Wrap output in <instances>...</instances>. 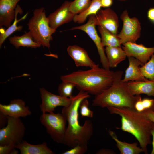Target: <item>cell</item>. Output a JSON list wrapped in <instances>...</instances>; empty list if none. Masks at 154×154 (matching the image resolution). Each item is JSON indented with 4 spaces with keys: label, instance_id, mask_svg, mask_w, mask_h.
<instances>
[{
    "label": "cell",
    "instance_id": "obj_38",
    "mask_svg": "<svg viewBox=\"0 0 154 154\" xmlns=\"http://www.w3.org/2000/svg\"><path fill=\"white\" fill-rule=\"evenodd\" d=\"M147 17L151 21L154 23V7L151 8L148 10Z\"/></svg>",
    "mask_w": 154,
    "mask_h": 154
},
{
    "label": "cell",
    "instance_id": "obj_14",
    "mask_svg": "<svg viewBox=\"0 0 154 154\" xmlns=\"http://www.w3.org/2000/svg\"><path fill=\"white\" fill-rule=\"evenodd\" d=\"M0 112L6 116L17 118L25 117L32 114L29 107L26 106L25 102L19 99L11 100L8 105L0 104Z\"/></svg>",
    "mask_w": 154,
    "mask_h": 154
},
{
    "label": "cell",
    "instance_id": "obj_9",
    "mask_svg": "<svg viewBox=\"0 0 154 154\" xmlns=\"http://www.w3.org/2000/svg\"><path fill=\"white\" fill-rule=\"evenodd\" d=\"M95 15L89 16V20L87 23L80 26L74 27L70 29L71 30L78 29L86 33L89 36L95 44L100 58V61L103 68L110 70L107 59L105 53V49L103 46L101 38L98 35L95 28L94 18Z\"/></svg>",
    "mask_w": 154,
    "mask_h": 154
},
{
    "label": "cell",
    "instance_id": "obj_28",
    "mask_svg": "<svg viewBox=\"0 0 154 154\" xmlns=\"http://www.w3.org/2000/svg\"><path fill=\"white\" fill-rule=\"evenodd\" d=\"M76 87L75 85L70 82L62 81L58 87V92L60 96L69 98H72L74 96L72 95L74 88Z\"/></svg>",
    "mask_w": 154,
    "mask_h": 154
},
{
    "label": "cell",
    "instance_id": "obj_10",
    "mask_svg": "<svg viewBox=\"0 0 154 154\" xmlns=\"http://www.w3.org/2000/svg\"><path fill=\"white\" fill-rule=\"evenodd\" d=\"M42 103L40 108L42 113L53 112L58 106L68 107L70 104L73 98H69L54 94L44 88H40Z\"/></svg>",
    "mask_w": 154,
    "mask_h": 154
},
{
    "label": "cell",
    "instance_id": "obj_20",
    "mask_svg": "<svg viewBox=\"0 0 154 154\" xmlns=\"http://www.w3.org/2000/svg\"><path fill=\"white\" fill-rule=\"evenodd\" d=\"M105 51L110 68L117 67L127 57L125 52L121 46L106 47Z\"/></svg>",
    "mask_w": 154,
    "mask_h": 154
},
{
    "label": "cell",
    "instance_id": "obj_27",
    "mask_svg": "<svg viewBox=\"0 0 154 154\" xmlns=\"http://www.w3.org/2000/svg\"><path fill=\"white\" fill-rule=\"evenodd\" d=\"M139 68L142 75L147 79L154 81V53L149 60Z\"/></svg>",
    "mask_w": 154,
    "mask_h": 154
},
{
    "label": "cell",
    "instance_id": "obj_24",
    "mask_svg": "<svg viewBox=\"0 0 154 154\" xmlns=\"http://www.w3.org/2000/svg\"><path fill=\"white\" fill-rule=\"evenodd\" d=\"M100 34L102 43L103 46L120 47L121 45L118 36L115 35L102 26H98Z\"/></svg>",
    "mask_w": 154,
    "mask_h": 154
},
{
    "label": "cell",
    "instance_id": "obj_3",
    "mask_svg": "<svg viewBox=\"0 0 154 154\" xmlns=\"http://www.w3.org/2000/svg\"><path fill=\"white\" fill-rule=\"evenodd\" d=\"M114 72L99 67L74 71L60 77L62 81L74 84L80 91L96 96L108 88L114 79Z\"/></svg>",
    "mask_w": 154,
    "mask_h": 154
},
{
    "label": "cell",
    "instance_id": "obj_5",
    "mask_svg": "<svg viewBox=\"0 0 154 154\" xmlns=\"http://www.w3.org/2000/svg\"><path fill=\"white\" fill-rule=\"evenodd\" d=\"M27 25L34 41L49 49L50 42L53 40L52 35L56 30L50 26L45 8L42 7L35 9Z\"/></svg>",
    "mask_w": 154,
    "mask_h": 154
},
{
    "label": "cell",
    "instance_id": "obj_19",
    "mask_svg": "<svg viewBox=\"0 0 154 154\" xmlns=\"http://www.w3.org/2000/svg\"><path fill=\"white\" fill-rule=\"evenodd\" d=\"M129 89L134 96L141 94L154 96V81H130L127 82Z\"/></svg>",
    "mask_w": 154,
    "mask_h": 154
},
{
    "label": "cell",
    "instance_id": "obj_23",
    "mask_svg": "<svg viewBox=\"0 0 154 154\" xmlns=\"http://www.w3.org/2000/svg\"><path fill=\"white\" fill-rule=\"evenodd\" d=\"M23 11L20 6L18 4L15 9V17L14 22L8 28L2 33L0 34V47L2 45L6 39L13 32L16 31H21L23 28L22 25H17V24L20 21L25 19L27 17L28 13L25 14L23 16L19 19H17V16L18 13L22 14Z\"/></svg>",
    "mask_w": 154,
    "mask_h": 154
},
{
    "label": "cell",
    "instance_id": "obj_22",
    "mask_svg": "<svg viewBox=\"0 0 154 154\" xmlns=\"http://www.w3.org/2000/svg\"><path fill=\"white\" fill-rule=\"evenodd\" d=\"M108 132L115 141L121 154H139L143 152V149L138 146L137 143H130L122 141L118 139L115 132L110 130H109Z\"/></svg>",
    "mask_w": 154,
    "mask_h": 154
},
{
    "label": "cell",
    "instance_id": "obj_8",
    "mask_svg": "<svg viewBox=\"0 0 154 154\" xmlns=\"http://www.w3.org/2000/svg\"><path fill=\"white\" fill-rule=\"evenodd\" d=\"M120 18L123 25L118 36L121 44L129 42L136 43L141 35V28L139 20L135 17H130L127 10L123 11Z\"/></svg>",
    "mask_w": 154,
    "mask_h": 154
},
{
    "label": "cell",
    "instance_id": "obj_18",
    "mask_svg": "<svg viewBox=\"0 0 154 154\" xmlns=\"http://www.w3.org/2000/svg\"><path fill=\"white\" fill-rule=\"evenodd\" d=\"M19 150L21 154H54L55 153L47 146L44 142L40 144L33 145L23 140L20 144L15 146Z\"/></svg>",
    "mask_w": 154,
    "mask_h": 154
},
{
    "label": "cell",
    "instance_id": "obj_6",
    "mask_svg": "<svg viewBox=\"0 0 154 154\" xmlns=\"http://www.w3.org/2000/svg\"><path fill=\"white\" fill-rule=\"evenodd\" d=\"M40 120L52 139L56 143L62 144L66 129L67 121L62 114L54 112L42 113Z\"/></svg>",
    "mask_w": 154,
    "mask_h": 154
},
{
    "label": "cell",
    "instance_id": "obj_26",
    "mask_svg": "<svg viewBox=\"0 0 154 154\" xmlns=\"http://www.w3.org/2000/svg\"><path fill=\"white\" fill-rule=\"evenodd\" d=\"M91 2V0H74L71 1L69 10L75 15L80 14L88 9Z\"/></svg>",
    "mask_w": 154,
    "mask_h": 154
},
{
    "label": "cell",
    "instance_id": "obj_11",
    "mask_svg": "<svg viewBox=\"0 0 154 154\" xmlns=\"http://www.w3.org/2000/svg\"><path fill=\"white\" fill-rule=\"evenodd\" d=\"M95 25L102 26L113 34L117 35L119 21L117 13L110 7L100 9L95 15Z\"/></svg>",
    "mask_w": 154,
    "mask_h": 154
},
{
    "label": "cell",
    "instance_id": "obj_33",
    "mask_svg": "<svg viewBox=\"0 0 154 154\" xmlns=\"http://www.w3.org/2000/svg\"><path fill=\"white\" fill-rule=\"evenodd\" d=\"M141 112L154 123V112L151 109H146Z\"/></svg>",
    "mask_w": 154,
    "mask_h": 154
},
{
    "label": "cell",
    "instance_id": "obj_16",
    "mask_svg": "<svg viewBox=\"0 0 154 154\" xmlns=\"http://www.w3.org/2000/svg\"><path fill=\"white\" fill-rule=\"evenodd\" d=\"M21 0H0V28L11 25L15 17V9Z\"/></svg>",
    "mask_w": 154,
    "mask_h": 154
},
{
    "label": "cell",
    "instance_id": "obj_13",
    "mask_svg": "<svg viewBox=\"0 0 154 154\" xmlns=\"http://www.w3.org/2000/svg\"><path fill=\"white\" fill-rule=\"evenodd\" d=\"M122 48L127 57H133L138 59L144 64L150 59L154 53V47H147L142 44L127 42L123 44Z\"/></svg>",
    "mask_w": 154,
    "mask_h": 154
},
{
    "label": "cell",
    "instance_id": "obj_36",
    "mask_svg": "<svg viewBox=\"0 0 154 154\" xmlns=\"http://www.w3.org/2000/svg\"><path fill=\"white\" fill-rule=\"evenodd\" d=\"M113 0H101V7L104 8L109 7L113 4Z\"/></svg>",
    "mask_w": 154,
    "mask_h": 154
},
{
    "label": "cell",
    "instance_id": "obj_15",
    "mask_svg": "<svg viewBox=\"0 0 154 154\" xmlns=\"http://www.w3.org/2000/svg\"><path fill=\"white\" fill-rule=\"evenodd\" d=\"M67 51L77 67H88L91 68L99 67V65L89 57L87 51L82 47L76 45H70L68 47Z\"/></svg>",
    "mask_w": 154,
    "mask_h": 154
},
{
    "label": "cell",
    "instance_id": "obj_31",
    "mask_svg": "<svg viewBox=\"0 0 154 154\" xmlns=\"http://www.w3.org/2000/svg\"><path fill=\"white\" fill-rule=\"evenodd\" d=\"M15 146L11 144L0 145V154H11L12 150L15 148Z\"/></svg>",
    "mask_w": 154,
    "mask_h": 154
},
{
    "label": "cell",
    "instance_id": "obj_12",
    "mask_svg": "<svg viewBox=\"0 0 154 154\" xmlns=\"http://www.w3.org/2000/svg\"><path fill=\"white\" fill-rule=\"evenodd\" d=\"M71 1H65L61 6L47 17L51 28L56 30L60 26L73 20L75 15L69 10Z\"/></svg>",
    "mask_w": 154,
    "mask_h": 154
},
{
    "label": "cell",
    "instance_id": "obj_35",
    "mask_svg": "<svg viewBox=\"0 0 154 154\" xmlns=\"http://www.w3.org/2000/svg\"><path fill=\"white\" fill-rule=\"evenodd\" d=\"M8 116H6L0 112V128H2L7 124L8 120Z\"/></svg>",
    "mask_w": 154,
    "mask_h": 154
},
{
    "label": "cell",
    "instance_id": "obj_4",
    "mask_svg": "<svg viewBox=\"0 0 154 154\" xmlns=\"http://www.w3.org/2000/svg\"><path fill=\"white\" fill-rule=\"evenodd\" d=\"M123 74L122 70L114 72L112 84L102 93L95 96L92 100V106L102 108L114 107L134 109L136 102L141 97L140 95L134 96L131 93L128 82L122 81Z\"/></svg>",
    "mask_w": 154,
    "mask_h": 154
},
{
    "label": "cell",
    "instance_id": "obj_7",
    "mask_svg": "<svg viewBox=\"0 0 154 154\" xmlns=\"http://www.w3.org/2000/svg\"><path fill=\"white\" fill-rule=\"evenodd\" d=\"M7 117L6 125L0 129V145L11 144L15 146L23 140L26 127L20 118Z\"/></svg>",
    "mask_w": 154,
    "mask_h": 154
},
{
    "label": "cell",
    "instance_id": "obj_21",
    "mask_svg": "<svg viewBox=\"0 0 154 154\" xmlns=\"http://www.w3.org/2000/svg\"><path fill=\"white\" fill-rule=\"evenodd\" d=\"M9 40L10 43L17 49L21 46L36 48L41 46L34 41L29 31L21 36L14 35L10 37Z\"/></svg>",
    "mask_w": 154,
    "mask_h": 154
},
{
    "label": "cell",
    "instance_id": "obj_2",
    "mask_svg": "<svg viewBox=\"0 0 154 154\" xmlns=\"http://www.w3.org/2000/svg\"><path fill=\"white\" fill-rule=\"evenodd\" d=\"M107 108L111 114H117L121 117V129L134 136L143 152L148 154L147 146L151 143V131L154 123L142 112L133 108L114 107Z\"/></svg>",
    "mask_w": 154,
    "mask_h": 154
},
{
    "label": "cell",
    "instance_id": "obj_17",
    "mask_svg": "<svg viewBox=\"0 0 154 154\" xmlns=\"http://www.w3.org/2000/svg\"><path fill=\"white\" fill-rule=\"evenodd\" d=\"M129 65L126 69L124 77L122 80L124 82L130 81H145L148 80L142 75L140 66L144 64L139 60L133 57H128Z\"/></svg>",
    "mask_w": 154,
    "mask_h": 154
},
{
    "label": "cell",
    "instance_id": "obj_39",
    "mask_svg": "<svg viewBox=\"0 0 154 154\" xmlns=\"http://www.w3.org/2000/svg\"><path fill=\"white\" fill-rule=\"evenodd\" d=\"M151 134L152 136L153 140L152 142V149L151 154H154V125L151 129Z\"/></svg>",
    "mask_w": 154,
    "mask_h": 154
},
{
    "label": "cell",
    "instance_id": "obj_30",
    "mask_svg": "<svg viewBox=\"0 0 154 154\" xmlns=\"http://www.w3.org/2000/svg\"><path fill=\"white\" fill-rule=\"evenodd\" d=\"M88 149L87 145H78L62 153V154H84Z\"/></svg>",
    "mask_w": 154,
    "mask_h": 154
},
{
    "label": "cell",
    "instance_id": "obj_40",
    "mask_svg": "<svg viewBox=\"0 0 154 154\" xmlns=\"http://www.w3.org/2000/svg\"><path fill=\"white\" fill-rule=\"evenodd\" d=\"M153 106L151 109L154 112V96L153 97Z\"/></svg>",
    "mask_w": 154,
    "mask_h": 154
},
{
    "label": "cell",
    "instance_id": "obj_37",
    "mask_svg": "<svg viewBox=\"0 0 154 154\" xmlns=\"http://www.w3.org/2000/svg\"><path fill=\"white\" fill-rule=\"evenodd\" d=\"M115 153L113 150L107 149H102L98 151L97 154H114Z\"/></svg>",
    "mask_w": 154,
    "mask_h": 154
},
{
    "label": "cell",
    "instance_id": "obj_34",
    "mask_svg": "<svg viewBox=\"0 0 154 154\" xmlns=\"http://www.w3.org/2000/svg\"><path fill=\"white\" fill-rule=\"evenodd\" d=\"M142 98L139 99L136 102L134 106V109L137 111L141 112L145 110L142 101Z\"/></svg>",
    "mask_w": 154,
    "mask_h": 154
},
{
    "label": "cell",
    "instance_id": "obj_32",
    "mask_svg": "<svg viewBox=\"0 0 154 154\" xmlns=\"http://www.w3.org/2000/svg\"><path fill=\"white\" fill-rule=\"evenodd\" d=\"M142 103L145 110L150 109L153 103V99L145 98L142 100Z\"/></svg>",
    "mask_w": 154,
    "mask_h": 154
},
{
    "label": "cell",
    "instance_id": "obj_29",
    "mask_svg": "<svg viewBox=\"0 0 154 154\" xmlns=\"http://www.w3.org/2000/svg\"><path fill=\"white\" fill-rule=\"evenodd\" d=\"M89 102L87 98L83 99L80 102L79 108L82 117H87L91 118L93 117L94 112L89 109Z\"/></svg>",
    "mask_w": 154,
    "mask_h": 154
},
{
    "label": "cell",
    "instance_id": "obj_1",
    "mask_svg": "<svg viewBox=\"0 0 154 154\" xmlns=\"http://www.w3.org/2000/svg\"><path fill=\"white\" fill-rule=\"evenodd\" d=\"M90 96L88 93L80 91L74 96L70 105L63 107L62 114L68 123L62 144L70 148L78 145H87L93 135V127L92 121L86 120L83 125H81L78 120V110L80 104L84 99Z\"/></svg>",
    "mask_w": 154,
    "mask_h": 154
},
{
    "label": "cell",
    "instance_id": "obj_25",
    "mask_svg": "<svg viewBox=\"0 0 154 154\" xmlns=\"http://www.w3.org/2000/svg\"><path fill=\"white\" fill-rule=\"evenodd\" d=\"M101 0H92L89 7L84 11L75 15L73 20L76 23H84L87 17L90 15H96L100 9Z\"/></svg>",
    "mask_w": 154,
    "mask_h": 154
},
{
    "label": "cell",
    "instance_id": "obj_41",
    "mask_svg": "<svg viewBox=\"0 0 154 154\" xmlns=\"http://www.w3.org/2000/svg\"><path fill=\"white\" fill-rule=\"evenodd\" d=\"M117 0L120 1H128V0Z\"/></svg>",
    "mask_w": 154,
    "mask_h": 154
}]
</instances>
